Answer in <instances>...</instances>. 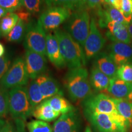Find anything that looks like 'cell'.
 Segmentation results:
<instances>
[{"instance_id":"obj_28","label":"cell","mask_w":132,"mask_h":132,"mask_svg":"<svg viewBox=\"0 0 132 132\" xmlns=\"http://www.w3.org/2000/svg\"><path fill=\"white\" fill-rule=\"evenodd\" d=\"M9 113V95L7 89L0 87V118Z\"/></svg>"},{"instance_id":"obj_40","label":"cell","mask_w":132,"mask_h":132,"mask_svg":"<svg viewBox=\"0 0 132 132\" xmlns=\"http://www.w3.org/2000/svg\"><path fill=\"white\" fill-rule=\"evenodd\" d=\"M127 29L128 33H129L130 38H131V39L132 40V20L131 22L130 23V24L127 26Z\"/></svg>"},{"instance_id":"obj_47","label":"cell","mask_w":132,"mask_h":132,"mask_svg":"<svg viewBox=\"0 0 132 132\" xmlns=\"http://www.w3.org/2000/svg\"><path fill=\"white\" fill-rule=\"evenodd\" d=\"M131 18H132V15H131Z\"/></svg>"},{"instance_id":"obj_1","label":"cell","mask_w":132,"mask_h":132,"mask_svg":"<svg viewBox=\"0 0 132 132\" xmlns=\"http://www.w3.org/2000/svg\"><path fill=\"white\" fill-rule=\"evenodd\" d=\"M64 83L72 101L85 100L92 95L89 74L85 67L70 69L64 77Z\"/></svg>"},{"instance_id":"obj_10","label":"cell","mask_w":132,"mask_h":132,"mask_svg":"<svg viewBox=\"0 0 132 132\" xmlns=\"http://www.w3.org/2000/svg\"><path fill=\"white\" fill-rule=\"evenodd\" d=\"M106 39L102 36L97 28L96 21L92 18L90 23V30L84 45V52L87 59L95 57L103 48Z\"/></svg>"},{"instance_id":"obj_45","label":"cell","mask_w":132,"mask_h":132,"mask_svg":"<svg viewBox=\"0 0 132 132\" xmlns=\"http://www.w3.org/2000/svg\"><path fill=\"white\" fill-rule=\"evenodd\" d=\"M108 0H104V1H105V3H108Z\"/></svg>"},{"instance_id":"obj_39","label":"cell","mask_w":132,"mask_h":132,"mask_svg":"<svg viewBox=\"0 0 132 132\" xmlns=\"http://www.w3.org/2000/svg\"><path fill=\"white\" fill-rule=\"evenodd\" d=\"M5 47L3 44L0 42V57L4 56L5 54Z\"/></svg>"},{"instance_id":"obj_27","label":"cell","mask_w":132,"mask_h":132,"mask_svg":"<svg viewBox=\"0 0 132 132\" xmlns=\"http://www.w3.org/2000/svg\"><path fill=\"white\" fill-rule=\"evenodd\" d=\"M26 126L29 132H53L52 126L47 122L42 120H31Z\"/></svg>"},{"instance_id":"obj_3","label":"cell","mask_w":132,"mask_h":132,"mask_svg":"<svg viewBox=\"0 0 132 132\" xmlns=\"http://www.w3.org/2000/svg\"><path fill=\"white\" fill-rule=\"evenodd\" d=\"M86 118L95 132H127L128 127L123 117L106 114L84 111Z\"/></svg>"},{"instance_id":"obj_31","label":"cell","mask_w":132,"mask_h":132,"mask_svg":"<svg viewBox=\"0 0 132 132\" xmlns=\"http://www.w3.org/2000/svg\"><path fill=\"white\" fill-rule=\"evenodd\" d=\"M23 6L31 14H37L41 11L42 0H22Z\"/></svg>"},{"instance_id":"obj_7","label":"cell","mask_w":132,"mask_h":132,"mask_svg":"<svg viewBox=\"0 0 132 132\" xmlns=\"http://www.w3.org/2000/svg\"><path fill=\"white\" fill-rule=\"evenodd\" d=\"M29 78L25 60L22 57H18L0 81V87L11 89L14 87L24 86L28 84Z\"/></svg>"},{"instance_id":"obj_43","label":"cell","mask_w":132,"mask_h":132,"mask_svg":"<svg viewBox=\"0 0 132 132\" xmlns=\"http://www.w3.org/2000/svg\"><path fill=\"white\" fill-rule=\"evenodd\" d=\"M127 99H128V100L132 102V90H131V92H130V94L128 95V96L127 97Z\"/></svg>"},{"instance_id":"obj_6","label":"cell","mask_w":132,"mask_h":132,"mask_svg":"<svg viewBox=\"0 0 132 132\" xmlns=\"http://www.w3.org/2000/svg\"><path fill=\"white\" fill-rule=\"evenodd\" d=\"M47 35L39 21H31L26 26L24 37V47L26 50L47 55Z\"/></svg>"},{"instance_id":"obj_42","label":"cell","mask_w":132,"mask_h":132,"mask_svg":"<svg viewBox=\"0 0 132 132\" xmlns=\"http://www.w3.org/2000/svg\"><path fill=\"white\" fill-rule=\"evenodd\" d=\"M85 132H92L91 128H90L89 126H87L85 128Z\"/></svg>"},{"instance_id":"obj_41","label":"cell","mask_w":132,"mask_h":132,"mask_svg":"<svg viewBox=\"0 0 132 132\" xmlns=\"http://www.w3.org/2000/svg\"><path fill=\"white\" fill-rule=\"evenodd\" d=\"M6 122L7 121L5 120L4 119H3V118H0V131H1V130L2 129L3 127L4 126V125L6 124Z\"/></svg>"},{"instance_id":"obj_4","label":"cell","mask_w":132,"mask_h":132,"mask_svg":"<svg viewBox=\"0 0 132 132\" xmlns=\"http://www.w3.org/2000/svg\"><path fill=\"white\" fill-rule=\"evenodd\" d=\"M90 16L86 9L72 12L64 28L76 42L84 47L90 30Z\"/></svg>"},{"instance_id":"obj_5","label":"cell","mask_w":132,"mask_h":132,"mask_svg":"<svg viewBox=\"0 0 132 132\" xmlns=\"http://www.w3.org/2000/svg\"><path fill=\"white\" fill-rule=\"evenodd\" d=\"M9 113L15 119L24 121L32 115V108L29 102L27 87L20 86L9 91Z\"/></svg>"},{"instance_id":"obj_14","label":"cell","mask_w":132,"mask_h":132,"mask_svg":"<svg viewBox=\"0 0 132 132\" xmlns=\"http://www.w3.org/2000/svg\"><path fill=\"white\" fill-rule=\"evenodd\" d=\"M36 80L40 87L44 100L55 95H63V91L59 82L52 77L42 74Z\"/></svg>"},{"instance_id":"obj_24","label":"cell","mask_w":132,"mask_h":132,"mask_svg":"<svg viewBox=\"0 0 132 132\" xmlns=\"http://www.w3.org/2000/svg\"><path fill=\"white\" fill-rule=\"evenodd\" d=\"M29 100L32 110L44 101V97L36 80H31L27 87Z\"/></svg>"},{"instance_id":"obj_35","label":"cell","mask_w":132,"mask_h":132,"mask_svg":"<svg viewBox=\"0 0 132 132\" xmlns=\"http://www.w3.org/2000/svg\"><path fill=\"white\" fill-rule=\"evenodd\" d=\"M87 8L97 10L102 9V5L104 4V0H86Z\"/></svg>"},{"instance_id":"obj_21","label":"cell","mask_w":132,"mask_h":132,"mask_svg":"<svg viewBox=\"0 0 132 132\" xmlns=\"http://www.w3.org/2000/svg\"><path fill=\"white\" fill-rule=\"evenodd\" d=\"M113 100L117 111L124 119L128 130H130L132 128V102L127 98H113Z\"/></svg>"},{"instance_id":"obj_15","label":"cell","mask_w":132,"mask_h":132,"mask_svg":"<svg viewBox=\"0 0 132 132\" xmlns=\"http://www.w3.org/2000/svg\"><path fill=\"white\" fill-rule=\"evenodd\" d=\"M46 51L49 60L55 67L59 69L65 67L66 64L61 53L58 40L54 34L49 33L47 35Z\"/></svg>"},{"instance_id":"obj_46","label":"cell","mask_w":132,"mask_h":132,"mask_svg":"<svg viewBox=\"0 0 132 132\" xmlns=\"http://www.w3.org/2000/svg\"><path fill=\"white\" fill-rule=\"evenodd\" d=\"M131 48H132V43H131Z\"/></svg>"},{"instance_id":"obj_29","label":"cell","mask_w":132,"mask_h":132,"mask_svg":"<svg viewBox=\"0 0 132 132\" xmlns=\"http://www.w3.org/2000/svg\"><path fill=\"white\" fill-rule=\"evenodd\" d=\"M117 77L125 82L132 83V62H128L118 67Z\"/></svg>"},{"instance_id":"obj_30","label":"cell","mask_w":132,"mask_h":132,"mask_svg":"<svg viewBox=\"0 0 132 132\" xmlns=\"http://www.w3.org/2000/svg\"><path fill=\"white\" fill-rule=\"evenodd\" d=\"M0 6L9 12H14L22 8V0H0Z\"/></svg>"},{"instance_id":"obj_22","label":"cell","mask_w":132,"mask_h":132,"mask_svg":"<svg viewBox=\"0 0 132 132\" xmlns=\"http://www.w3.org/2000/svg\"><path fill=\"white\" fill-rule=\"evenodd\" d=\"M47 6L51 7H62L71 11L86 9L87 7L86 0H44Z\"/></svg>"},{"instance_id":"obj_11","label":"cell","mask_w":132,"mask_h":132,"mask_svg":"<svg viewBox=\"0 0 132 132\" xmlns=\"http://www.w3.org/2000/svg\"><path fill=\"white\" fill-rule=\"evenodd\" d=\"M24 60L26 71L31 80H36L47 69V59L42 54L26 50Z\"/></svg>"},{"instance_id":"obj_34","label":"cell","mask_w":132,"mask_h":132,"mask_svg":"<svg viewBox=\"0 0 132 132\" xmlns=\"http://www.w3.org/2000/svg\"><path fill=\"white\" fill-rule=\"evenodd\" d=\"M15 14L19 16V19L23 21L26 24H28L31 21V13L26 9L21 8L20 9L15 11Z\"/></svg>"},{"instance_id":"obj_23","label":"cell","mask_w":132,"mask_h":132,"mask_svg":"<svg viewBox=\"0 0 132 132\" xmlns=\"http://www.w3.org/2000/svg\"><path fill=\"white\" fill-rule=\"evenodd\" d=\"M45 100L54 111L62 114L76 110L73 105L62 95H55Z\"/></svg>"},{"instance_id":"obj_12","label":"cell","mask_w":132,"mask_h":132,"mask_svg":"<svg viewBox=\"0 0 132 132\" xmlns=\"http://www.w3.org/2000/svg\"><path fill=\"white\" fill-rule=\"evenodd\" d=\"M80 118L77 110L62 114L54 123L53 132H78Z\"/></svg>"},{"instance_id":"obj_16","label":"cell","mask_w":132,"mask_h":132,"mask_svg":"<svg viewBox=\"0 0 132 132\" xmlns=\"http://www.w3.org/2000/svg\"><path fill=\"white\" fill-rule=\"evenodd\" d=\"M107 28L109 31L106 34V37L111 41L127 44H131V39L128 33L127 26L120 23L111 21L108 24Z\"/></svg>"},{"instance_id":"obj_44","label":"cell","mask_w":132,"mask_h":132,"mask_svg":"<svg viewBox=\"0 0 132 132\" xmlns=\"http://www.w3.org/2000/svg\"><path fill=\"white\" fill-rule=\"evenodd\" d=\"M2 36V34H1V29H0V37Z\"/></svg>"},{"instance_id":"obj_20","label":"cell","mask_w":132,"mask_h":132,"mask_svg":"<svg viewBox=\"0 0 132 132\" xmlns=\"http://www.w3.org/2000/svg\"><path fill=\"white\" fill-rule=\"evenodd\" d=\"M89 81L90 86L95 91H103L108 89L110 78L97 67L94 66L90 72Z\"/></svg>"},{"instance_id":"obj_18","label":"cell","mask_w":132,"mask_h":132,"mask_svg":"<svg viewBox=\"0 0 132 132\" xmlns=\"http://www.w3.org/2000/svg\"><path fill=\"white\" fill-rule=\"evenodd\" d=\"M132 90V83L125 82L118 77L110 79L107 91L114 98H125Z\"/></svg>"},{"instance_id":"obj_13","label":"cell","mask_w":132,"mask_h":132,"mask_svg":"<svg viewBox=\"0 0 132 132\" xmlns=\"http://www.w3.org/2000/svg\"><path fill=\"white\" fill-rule=\"evenodd\" d=\"M109 55L120 67L128 62H132V48L130 44L120 42H113L109 46Z\"/></svg>"},{"instance_id":"obj_33","label":"cell","mask_w":132,"mask_h":132,"mask_svg":"<svg viewBox=\"0 0 132 132\" xmlns=\"http://www.w3.org/2000/svg\"><path fill=\"white\" fill-rule=\"evenodd\" d=\"M120 11L125 18L131 20L132 18V0H122Z\"/></svg>"},{"instance_id":"obj_9","label":"cell","mask_w":132,"mask_h":132,"mask_svg":"<svg viewBox=\"0 0 132 132\" xmlns=\"http://www.w3.org/2000/svg\"><path fill=\"white\" fill-rule=\"evenodd\" d=\"M72 11L62 7H51L42 13L39 22L45 31L56 30L70 17Z\"/></svg>"},{"instance_id":"obj_2","label":"cell","mask_w":132,"mask_h":132,"mask_svg":"<svg viewBox=\"0 0 132 132\" xmlns=\"http://www.w3.org/2000/svg\"><path fill=\"white\" fill-rule=\"evenodd\" d=\"M54 34L58 40L61 53L69 69L80 68L86 65V57L82 47L68 32L57 29Z\"/></svg>"},{"instance_id":"obj_25","label":"cell","mask_w":132,"mask_h":132,"mask_svg":"<svg viewBox=\"0 0 132 132\" xmlns=\"http://www.w3.org/2000/svg\"><path fill=\"white\" fill-rule=\"evenodd\" d=\"M19 20V18L15 12H8L0 20V29L3 36H7L14 28Z\"/></svg>"},{"instance_id":"obj_36","label":"cell","mask_w":132,"mask_h":132,"mask_svg":"<svg viewBox=\"0 0 132 132\" xmlns=\"http://www.w3.org/2000/svg\"><path fill=\"white\" fill-rule=\"evenodd\" d=\"M15 132H26L25 127V121L21 119H15Z\"/></svg>"},{"instance_id":"obj_19","label":"cell","mask_w":132,"mask_h":132,"mask_svg":"<svg viewBox=\"0 0 132 132\" xmlns=\"http://www.w3.org/2000/svg\"><path fill=\"white\" fill-rule=\"evenodd\" d=\"M61 114L54 111L46 100L38 105L32 110V116L37 120L50 122L59 118Z\"/></svg>"},{"instance_id":"obj_17","label":"cell","mask_w":132,"mask_h":132,"mask_svg":"<svg viewBox=\"0 0 132 132\" xmlns=\"http://www.w3.org/2000/svg\"><path fill=\"white\" fill-rule=\"evenodd\" d=\"M94 66L110 79L117 77L118 67L109 54L102 52L95 57Z\"/></svg>"},{"instance_id":"obj_8","label":"cell","mask_w":132,"mask_h":132,"mask_svg":"<svg viewBox=\"0 0 132 132\" xmlns=\"http://www.w3.org/2000/svg\"><path fill=\"white\" fill-rule=\"evenodd\" d=\"M83 107L84 111L106 114L114 116L119 115L113 98L103 93L87 97L83 101Z\"/></svg>"},{"instance_id":"obj_38","label":"cell","mask_w":132,"mask_h":132,"mask_svg":"<svg viewBox=\"0 0 132 132\" xmlns=\"http://www.w3.org/2000/svg\"><path fill=\"white\" fill-rule=\"evenodd\" d=\"M8 12H8L7 10L4 9V8L1 7V6H0V19H1L3 17H4Z\"/></svg>"},{"instance_id":"obj_37","label":"cell","mask_w":132,"mask_h":132,"mask_svg":"<svg viewBox=\"0 0 132 132\" xmlns=\"http://www.w3.org/2000/svg\"><path fill=\"white\" fill-rule=\"evenodd\" d=\"M15 125L12 124L11 122L7 121L4 126L2 128L0 132H15Z\"/></svg>"},{"instance_id":"obj_32","label":"cell","mask_w":132,"mask_h":132,"mask_svg":"<svg viewBox=\"0 0 132 132\" xmlns=\"http://www.w3.org/2000/svg\"><path fill=\"white\" fill-rule=\"evenodd\" d=\"M11 65V59L9 55L0 57V81L4 77Z\"/></svg>"},{"instance_id":"obj_26","label":"cell","mask_w":132,"mask_h":132,"mask_svg":"<svg viewBox=\"0 0 132 132\" xmlns=\"http://www.w3.org/2000/svg\"><path fill=\"white\" fill-rule=\"evenodd\" d=\"M26 26L27 24L19 19L15 27L6 36L7 40L11 42H20L25 36Z\"/></svg>"}]
</instances>
